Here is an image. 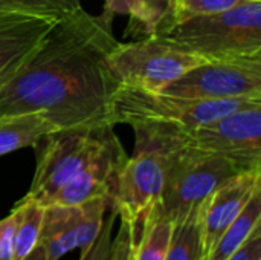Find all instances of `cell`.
<instances>
[{"label": "cell", "mask_w": 261, "mask_h": 260, "mask_svg": "<svg viewBox=\"0 0 261 260\" xmlns=\"http://www.w3.org/2000/svg\"><path fill=\"white\" fill-rule=\"evenodd\" d=\"M261 103L255 100H220L199 101L150 92L142 89L118 87L110 101V123L133 124L151 123L177 127L188 132L197 126L206 124L243 106Z\"/></svg>", "instance_id": "cell-4"}, {"label": "cell", "mask_w": 261, "mask_h": 260, "mask_svg": "<svg viewBox=\"0 0 261 260\" xmlns=\"http://www.w3.org/2000/svg\"><path fill=\"white\" fill-rule=\"evenodd\" d=\"M156 35L206 61L261 60V0H245L228 11L188 17Z\"/></svg>", "instance_id": "cell-3"}, {"label": "cell", "mask_w": 261, "mask_h": 260, "mask_svg": "<svg viewBox=\"0 0 261 260\" xmlns=\"http://www.w3.org/2000/svg\"><path fill=\"white\" fill-rule=\"evenodd\" d=\"M177 2H179V0H176V3H177Z\"/></svg>", "instance_id": "cell-28"}, {"label": "cell", "mask_w": 261, "mask_h": 260, "mask_svg": "<svg viewBox=\"0 0 261 260\" xmlns=\"http://www.w3.org/2000/svg\"><path fill=\"white\" fill-rule=\"evenodd\" d=\"M115 15H128L132 23H136L138 28L144 31V9L141 0H106L101 17L112 23Z\"/></svg>", "instance_id": "cell-23"}, {"label": "cell", "mask_w": 261, "mask_h": 260, "mask_svg": "<svg viewBox=\"0 0 261 260\" xmlns=\"http://www.w3.org/2000/svg\"><path fill=\"white\" fill-rule=\"evenodd\" d=\"M23 260H47V256H46V251H44V247L41 244H38L26 257Z\"/></svg>", "instance_id": "cell-27"}, {"label": "cell", "mask_w": 261, "mask_h": 260, "mask_svg": "<svg viewBox=\"0 0 261 260\" xmlns=\"http://www.w3.org/2000/svg\"><path fill=\"white\" fill-rule=\"evenodd\" d=\"M130 126L136 136L135 152L118 175L112 207L121 219L138 227L148 210L159 202L170 162L185 141L184 130L177 127L151 123Z\"/></svg>", "instance_id": "cell-2"}, {"label": "cell", "mask_w": 261, "mask_h": 260, "mask_svg": "<svg viewBox=\"0 0 261 260\" xmlns=\"http://www.w3.org/2000/svg\"><path fill=\"white\" fill-rule=\"evenodd\" d=\"M185 146L225 156L245 170L261 169V103H254L184 132Z\"/></svg>", "instance_id": "cell-7"}, {"label": "cell", "mask_w": 261, "mask_h": 260, "mask_svg": "<svg viewBox=\"0 0 261 260\" xmlns=\"http://www.w3.org/2000/svg\"><path fill=\"white\" fill-rule=\"evenodd\" d=\"M228 260H261V227Z\"/></svg>", "instance_id": "cell-25"}, {"label": "cell", "mask_w": 261, "mask_h": 260, "mask_svg": "<svg viewBox=\"0 0 261 260\" xmlns=\"http://www.w3.org/2000/svg\"><path fill=\"white\" fill-rule=\"evenodd\" d=\"M60 130L43 113H20L0 118V156L37 146L41 138Z\"/></svg>", "instance_id": "cell-14"}, {"label": "cell", "mask_w": 261, "mask_h": 260, "mask_svg": "<svg viewBox=\"0 0 261 260\" xmlns=\"http://www.w3.org/2000/svg\"><path fill=\"white\" fill-rule=\"evenodd\" d=\"M14 233V213L11 211L0 221V260H11Z\"/></svg>", "instance_id": "cell-26"}, {"label": "cell", "mask_w": 261, "mask_h": 260, "mask_svg": "<svg viewBox=\"0 0 261 260\" xmlns=\"http://www.w3.org/2000/svg\"><path fill=\"white\" fill-rule=\"evenodd\" d=\"M12 213L14 233L11 260H23L38 245L44 216V205L23 198L15 204Z\"/></svg>", "instance_id": "cell-17"}, {"label": "cell", "mask_w": 261, "mask_h": 260, "mask_svg": "<svg viewBox=\"0 0 261 260\" xmlns=\"http://www.w3.org/2000/svg\"><path fill=\"white\" fill-rule=\"evenodd\" d=\"M245 0H179L174 9V21L185 20L194 15L203 14H216L222 11H228Z\"/></svg>", "instance_id": "cell-22"}, {"label": "cell", "mask_w": 261, "mask_h": 260, "mask_svg": "<svg viewBox=\"0 0 261 260\" xmlns=\"http://www.w3.org/2000/svg\"><path fill=\"white\" fill-rule=\"evenodd\" d=\"M113 127L110 124L99 127L92 153L47 205H80L96 198L112 201L118 175L128 158Z\"/></svg>", "instance_id": "cell-10"}, {"label": "cell", "mask_w": 261, "mask_h": 260, "mask_svg": "<svg viewBox=\"0 0 261 260\" xmlns=\"http://www.w3.org/2000/svg\"><path fill=\"white\" fill-rule=\"evenodd\" d=\"M136 227L127 219H121L116 238L112 242L110 260H133Z\"/></svg>", "instance_id": "cell-24"}, {"label": "cell", "mask_w": 261, "mask_h": 260, "mask_svg": "<svg viewBox=\"0 0 261 260\" xmlns=\"http://www.w3.org/2000/svg\"><path fill=\"white\" fill-rule=\"evenodd\" d=\"M261 188L254 193L242 213L222 233L205 260H228L260 227Z\"/></svg>", "instance_id": "cell-16"}, {"label": "cell", "mask_w": 261, "mask_h": 260, "mask_svg": "<svg viewBox=\"0 0 261 260\" xmlns=\"http://www.w3.org/2000/svg\"><path fill=\"white\" fill-rule=\"evenodd\" d=\"M203 202L184 218L173 222L165 260H205L202 242Z\"/></svg>", "instance_id": "cell-18"}, {"label": "cell", "mask_w": 261, "mask_h": 260, "mask_svg": "<svg viewBox=\"0 0 261 260\" xmlns=\"http://www.w3.org/2000/svg\"><path fill=\"white\" fill-rule=\"evenodd\" d=\"M78 8H81V0H0V14L32 15L52 20H61Z\"/></svg>", "instance_id": "cell-19"}, {"label": "cell", "mask_w": 261, "mask_h": 260, "mask_svg": "<svg viewBox=\"0 0 261 260\" xmlns=\"http://www.w3.org/2000/svg\"><path fill=\"white\" fill-rule=\"evenodd\" d=\"M116 43L112 23L83 6L63 17L0 80V118L43 113L60 130L113 126L110 101L119 84L107 55Z\"/></svg>", "instance_id": "cell-1"}, {"label": "cell", "mask_w": 261, "mask_h": 260, "mask_svg": "<svg viewBox=\"0 0 261 260\" xmlns=\"http://www.w3.org/2000/svg\"><path fill=\"white\" fill-rule=\"evenodd\" d=\"M110 207L107 198L80 205H46L38 244L44 247L47 260H60L75 248H87L96 239Z\"/></svg>", "instance_id": "cell-11"}, {"label": "cell", "mask_w": 261, "mask_h": 260, "mask_svg": "<svg viewBox=\"0 0 261 260\" xmlns=\"http://www.w3.org/2000/svg\"><path fill=\"white\" fill-rule=\"evenodd\" d=\"M144 9V32L156 35L168 29L174 21L176 0H141Z\"/></svg>", "instance_id": "cell-20"}, {"label": "cell", "mask_w": 261, "mask_h": 260, "mask_svg": "<svg viewBox=\"0 0 261 260\" xmlns=\"http://www.w3.org/2000/svg\"><path fill=\"white\" fill-rule=\"evenodd\" d=\"M261 188V169L240 172L223 181L203 202L202 242L205 259L222 233Z\"/></svg>", "instance_id": "cell-12"}, {"label": "cell", "mask_w": 261, "mask_h": 260, "mask_svg": "<svg viewBox=\"0 0 261 260\" xmlns=\"http://www.w3.org/2000/svg\"><path fill=\"white\" fill-rule=\"evenodd\" d=\"M246 172L234 161L184 146L173 156L159 205L174 222L199 207L223 181Z\"/></svg>", "instance_id": "cell-6"}, {"label": "cell", "mask_w": 261, "mask_h": 260, "mask_svg": "<svg viewBox=\"0 0 261 260\" xmlns=\"http://www.w3.org/2000/svg\"><path fill=\"white\" fill-rule=\"evenodd\" d=\"M199 101H261V60H214L187 70L161 90Z\"/></svg>", "instance_id": "cell-8"}, {"label": "cell", "mask_w": 261, "mask_h": 260, "mask_svg": "<svg viewBox=\"0 0 261 260\" xmlns=\"http://www.w3.org/2000/svg\"><path fill=\"white\" fill-rule=\"evenodd\" d=\"M173 221L156 202L136 227L133 260H165Z\"/></svg>", "instance_id": "cell-15"}, {"label": "cell", "mask_w": 261, "mask_h": 260, "mask_svg": "<svg viewBox=\"0 0 261 260\" xmlns=\"http://www.w3.org/2000/svg\"><path fill=\"white\" fill-rule=\"evenodd\" d=\"M57 21L44 17L0 14V80L38 46Z\"/></svg>", "instance_id": "cell-13"}, {"label": "cell", "mask_w": 261, "mask_h": 260, "mask_svg": "<svg viewBox=\"0 0 261 260\" xmlns=\"http://www.w3.org/2000/svg\"><path fill=\"white\" fill-rule=\"evenodd\" d=\"M98 130L99 127H72L41 138L44 144L37 150V169L24 199L46 207L83 167L96 144Z\"/></svg>", "instance_id": "cell-9"}, {"label": "cell", "mask_w": 261, "mask_h": 260, "mask_svg": "<svg viewBox=\"0 0 261 260\" xmlns=\"http://www.w3.org/2000/svg\"><path fill=\"white\" fill-rule=\"evenodd\" d=\"M107 218H104L102 227L96 236V239L84 250H81L80 260H110L112 254V231H113V224L115 219L118 218V213L113 207L107 210Z\"/></svg>", "instance_id": "cell-21"}, {"label": "cell", "mask_w": 261, "mask_h": 260, "mask_svg": "<svg viewBox=\"0 0 261 260\" xmlns=\"http://www.w3.org/2000/svg\"><path fill=\"white\" fill-rule=\"evenodd\" d=\"M206 60L177 43L161 37L116 43L107 55V66L121 87L161 92L187 70Z\"/></svg>", "instance_id": "cell-5"}]
</instances>
